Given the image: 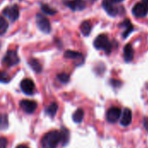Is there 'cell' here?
I'll use <instances>...</instances> for the list:
<instances>
[{"instance_id": "f546056e", "label": "cell", "mask_w": 148, "mask_h": 148, "mask_svg": "<svg viewBox=\"0 0 148 148\" xmlns=\"http://www.w3.org/2000/svg\"><path fill=\"white\" fill-rule=\"evenodd\" d=\"M16 148H29L28 147H26L25 145H19V146H17Z\"/></svg>"}, {"instance_id": "7a4b0ae2", "label": "cell", "mask_w": 148, "mask_h": 148, "mask_svg": "<svg viewBox=\"0 0 148 148\" xmlns=\"http://www.w3.org/2000/svg\"><path fill=\"white\" fill-rule=\"evenodd\" d=\"M94 45L97 49H102L107 54H109L112 50V44L106 35L98 36L94 42Z\"/></svg>"}, {"instance_id": "4fadbf2b", "label": "cell", "mask_w": 148, "mask_h": 148, "mask_svg": "<svg viewBox=\"0 0 148 148\" xmlns=\"http://www.w3.org/2000/svg\"><path fill=\"white\" fill-rule=\"evenodd\" d=\"M124 58L126 62H131L134 58V49L131 44H127L124 48Z\"/></svg>"}, {"instance_id": "30bf717a", "label": "cell", "mask_w": 148, "mask_h": 148, "mask_svg": "<svg viewBox=\"0 0 148 148\" xmlns=\"http://www.w3.org/2000/svg\"><path fill=\"white\" fill-rule=\"evenodd\" d=\"M133 119L132 111L129 108H125L123 112L121 113V124L123 127H127L131 124Z\"/></svg>"}, {"instance_id": "ba28073f", "label": "cell", "mask_w": 148, "mask_h": 148, "mask_svg": "<svg viewBox=\"0 0 148 148\" xmlns=\"http://www.w3.org/2000/svg\"><path fill=\"white\" fill-rule=\"evenodd\" d=\"M3 15H5L8 18H10L11 21H15L18 18L19 16V10L17 8V6L14 5V6H10V7H7L3 10Z\"/></svg>"}, {"instance_id": "d4e9b609", "label": "cell", "mask_w": 148, "mask_h": 148, "mask_svg": "<svg viewBox=\"0 0 148 148\" xmlns=\"http://www.w3.org/2000/svg\"><path fill=\"white\" fill-rule=\"evenodd\" d=\"M8 125V121H7V116L6 115H2L0 117V127H5Z\"/></svg>"}, {"instance_id": "f1b7e54d", "label": "cell", "mask_w": 148, "mask_h": 148, "mask_svg": "<svg viewBox=\"0 0 148 148\" xmlns=\"http://www.w3.org/2000/svg\"><path fill=\"white\" fill-rule=\"evenodd\" d=\"M142 3L148 8V0H142Z\"/></svg>"}, {"instance_id": "484cf974", "label": "cell", "mask_w": 148, "mask_h": 148, "mask_svg": "<svg viewBox=\"0 0 148 148\" xmlns=\"http://www.w3.org/2000/svg\"><path fill=\"white\" fill-rule=\"evenodd\" d=\"M8 141L5 138H0V148H6Z\"/></svg>"}, {"instance_id": "8992f818", "label": "cell", "mask_w": 148, "mask_h": 148, "mask_svg": "<svg viewBox=\"0 0 148 148\" xmlns=\"http://www.w3.org/2000/svg\"><path fill=\"white\" fill-rule=\"evenodd\" d=\"M20 108L27 114H32L36 111L37 108V104L34 101L30 100H23L20 102Z\"/></svg>"}, {"instance_id": "d6986e66", "label": "cell", "mask_w": 148, "mask_h": 148, "mask_svg": "<svg viewBox=\"0 0 148 148\" xmlns=\"http://www.w3.org/2000/svg\"><path fill=\"white\" fill-rule=\"evenodd\" d=\"M30 67L36 72V73H40L42 71V66L41 64L39 63V62L36 59H30L29 62Z\"/></svg>"}, {"instance_id": "603a6c76", "label": "cell", "mask_w": 148, "mask_h": 148, "mask_svg": "<svg viewBox=\"0 0 148 148\" xmlns=\"http://www.w3.org/2000/svg\"><path fill=\"white\" fill-rule=\"evenodd\" d=\"M10 80L9 75L3 71H0V82H3V83H6V82H9Z\"/></svg>"}, {"instance_id": "4316f807", "label": "cell", "mask_w": 148, "mask_h": 148, "mask_svg": "<svg viewBox=\"0 0 148 148\" xmlns=\"http://www.w3.org/2000/svg\"><path fill=\"white\" fill-rule=\"evenodd\" d=\"M111 82H112V84H113V86H114V87H120V85L121 84V82L116 81V80H112V81H111Z\"/></svg>"}, {"instance_id": "1f68e13d", "label": "cell", "mask_w": 148, "mask_h": 148, "mask_svg": "<svg viewBox=\"0 0 148 148\" xmlns=\"http://www.w3.org/2000/svg\"><path fill=\"white\" fill-rule=\"evenodd\" d=\"M91 1H95V0H91Z\"/></svg>"}, {"instance_id": "4dcf8cb0", "label": "cell", "mask_w": 148, "mask_h": 148, "mask_svg": "<svg viewBox=\"0 0 148 148\" xmlns=\"http://www.w3.org/2000/svg\"><path fill=\"white\" fill-rule=\"evenodd\" d=\"M113 3H121V2H122L123 0H111Z\"/></svg>"}, {"instance_id": "5bb4252c", "label": "cell", "mask_w": 148, "mask_h": 148, "mask_svg": "<svg viewBox=\"0 0 148 148\" xmlns=\"http://www.w3.org/2000/svg\"><path fill=\"white\" fill-rule=\"evenodd\" d=\"M121 26H122V27H124V28L126 29V30L123 32V37H124V38L127 37V36H129V34L134 30V27H133L131 22H130L128 19H126V20L124 21V23H122L121 24Z\"/></svg>"}, {"instance_id": "2e32d148", "label": "cell", "mask_w": 148, "mask_h": 148, "mask_svg": "<svg viewBox=\"0 0 148 148\" xmlns=\"http://www.w3.org/2000/svg\"><path fill=\"white\" fill-rule=\"evenodd\" d=\"M57 109H58L57 104L55 103V102H53V103H51L50 105H49V106L46 108L45 112H46V114H47L48 115L53 117V116L56 115V112H57Z\"/></svg>"}, {"instance_id": "7402d4cb", "label": "cell", "mask_w": 148, "mask_h": 148, "mask_svg": "<svg viewBox=\"0 0 148 148\" xmlns=\"http://www.w3.org/2000/svg\"><path fill=\"white\" fill-rule=\"evenodd\" d=\"M41 8H42V10L44 13H46V14L54 15V14L56 13V11L55 10H53L52 8H50V7H49V5H47V4H42Z\"/></svg>"}, {"instance_id": "9a60e30c", "label": "cell", "mask_w": 148, "mask_h": 148, "mask_svg": "<svg viewBox=\"0 0 148 148\" xmlns=\"http://www.w3.org/2000/svg\"><path fill=\"white\" fill-rule=\"evenodd\" d=\"M81 31L84 36H88L91 29H92V25L88 21H85L81 24Z\"/></svg>"}, {"instance_id": "8fae6325", "label": "cell", "mask_w": 148, "mask_h": 148, "mask_svg": "<svg viewBox=\"0 0 148 148\" xmlns=\"http://www.w3.org/2000/svg\"><path fill=\"white\" fill-rule=\"evenodd\" d=\"M66 4L73 10H82L86 7V3L83 0H71Z\"/></svg>"}, {"instance_id": "44dd1931", "label": "cell", "mask_w": 148, "mask_h": 148, "mask_svg": "<svg viewBox=\"0 0 148 148\" xmlns=\"http://www.w3.org/2000/svg\"><path fill=\"white\" fill-rule=\"evenodd\" d=\"M8 29V23L7 21L3 17L0 16V36L3 35Z\"/></svg>"}, {"instance_id": "277c9868", "label": "cell", "mask_w": 148, "mask_h": 148, "mask_svg": "<svg viewBox=\"0 0 148 148\" xmlns=\"http://www.w3.org/2000/svg\"><path fill=\"white\" fill-rule=\"evenodd\" d=\"M19 62V58L14 50H9L5 54L3 59V63L7 66V67H11L15 66Z\"/></svg>"}, {"instance_id": "3957f363", "label": "cell", "mask_w": 148, "mask_h": 148, "mask_svg": "<svg viewBox=\"0 0 148 148\" xmlns=\"http://www.w3.org/2000/svg\"><path fill=\"white\" fill-rule=\"evenodd\" d=\"M36 20V24H37L38 28L40 29V30H42L44 33H49L50 32L51 25H50V23L47 17H45L42 14H37Z\"/></svg>"}, {"instance_id": "e0dca14e", "label": "cell", "mask_w": 148, "mask_h": 148, "mask_svg": "<svg viewBox=\"0 0 148 148\" xmlns=\"http://www.w3.org/2000/svg\"><path fill=\"white\" fill-rule=\"evenodd\" d=\"M83 117H84V112H83L82 109L79 108V109H77L74 113V114H73V121L75 122H76V123H80L83 120Z\"/></svg>"}, {"instance_id": "5b68a950", "label": "cell", "mask_w": 148, "mask_h": 148, "mask_svg": "<svg viewBox=\"0 0 148 148\" xmlns=\"http://www.w3.org/2000/svg\"><path fill=\"white\" fill-rule=\"evenodd\" d=\"M121 115V108L117 107H113L108 109L107 113V120L110 123H115Z\"/></svg>"}, {"instance_id": "83f0119b", "label": "cell", "mask_w": 148, "mask_h": 148, "mask_svg": "<svg viewBox=\"0 0 148 148\" xmlns=\"http://www.w3.org/2000/svg\"><path fill=\"white\" fill-rule=\"evenodd\" d=\"M143 125H144V127L145 129L148 131V117L144 118V121H143Z\"/></svg>"}, {"instance_id": "cb8c5ba5", "label": "cell", "mask_w": 148, "mask_h": 148, "mask_svg": "<svg viewBox=\"0 0 148 148\" xmlns=\"http://www.w3.org/2000/svg\"><path fill=\"white\" fill-rule=\"evenodd\" d=\"M58 79H59L60 82H62L63 83H66L69 80V75H67V74H65V73H62V74L58 75Z\"/></svg>"}, {"instance_id": "6da1fadb", "label": "cell", "mask_w": 148, "mask_h": 148, "mask_svg": "<svg viewBox=\"0 0 148 148\" xmlns=\"http://www.w3.org/2000/svg\"><path fill=\"white\" fill-rule=\"evenodd\" d=\"M62 142L60 131L53 130L47 133L41 140V145L42 148H56Z\"/></svg>"}, {"instance_id": "52a82bcc", "label": "cell", "mask_w": 148, "mask_h": 148, "mask_svg": "<svg viewBox=\"0 0 148 148\" xmlns=\"http://www.w3.org/2000/svg\"><path fill=\"white\" fill-rule=\"evenodd\" d=\"M22 91L26 95H31L33 94L35 90V84L32 80L30 79H24L21 82L20 84Z\"/></svg>"}, {"instance_id": "ac0fdd59", "label": "cell", "mask_w": 148, "mask_h": 148, "mask_svg": "<svg viewBox=\"0 0 148 148\" xmlns=\"http://www.w3.org/2000/svg\"><path fill=\"white\" fill-rule=\"evenodd\" d=\"M64 56L66 58H69V59H79L82 56V55L79 52H76V51L67 50L64 54Z\"/></svg>"}, {"instance_id": "7c38bea8", "label": "cell", "mask_w": 148, "mask_h": 148, "mask_svg": "<svg viewBox=\"0 0 148 148\" xmlns=\"http://www.w3.org/2000/svg\"><path fill=\"white\" fill-rule=\"evenodd\" d=\"M103 8L110 16H115L117 14V9L113 5V2L111 0H103L102 2Z\"/></svg>"}, {"instance_id": "9c48e42d", "label": "cell", "mask_w": 148, "mask_h": 148, "mask_svg": "<svg viewBox=\"0 0 148 148\" xmlns=\"http://www.w3.org/2000/svg\"><path fill=\"white\" fill-rule=\"evenodd\" d=\"M148 12V8L142 3L135 4L133 8V14L137 17H143L147 16Z\"/></svg>"}, {"instance_id": "ffe728a7", "label": "cell", "mask_w": 148, "mask_h": 148, "mask_svg": "<svg viewBox=\"0 0 148 148\" xmlns=\"http://www.w3.org/2000/svg\"><path fill=\"white\" fill-rule=\"evenodd\" d=\"M61 139H62V145H66L69 141V131L65 128H62L61 131Z\"/></svg>"}]
</instances>
